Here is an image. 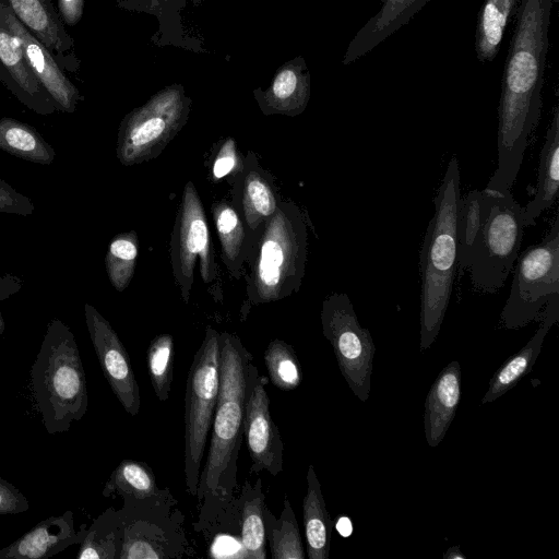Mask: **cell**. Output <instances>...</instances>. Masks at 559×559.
<instances>
[{
	"label": "cell",
	"mask_w": 559,
	"mask_h": 559,
	"mask_svg": "<svg viewBox=\"0 0 559 559\" xmlns=\"http://www.w3.org/2000/svg\"><path fill=\"white\" fill-rule=\"evenodd\" d=\"M191 103L185 87L175 83L128 112L118 129L120 164L132 166L156 158L188 122Z\"/></svg>",
	"instance_id": "cell-9"
},
{
	"label": "cell",
	"mask_w": 559,
	"mask_h": 559,
	"mask_svg": "<svg viewBox=\"0 0 559 559\" xmlns=\"http://www.w3.org/2000/svg\"><path fill=\"white\" fill-rule=\"evenodd\" d=\"M558 0H520L498 107V166L487 189L510 191L543 107L548 32Z\"/></svg>",
	"instance_id": "cell-1"
},
{
	"label": "cell",
	"mask_w": 559,
	"mask_h": 559,
	"mask_svg": "<svg viewBox=\"0 0 559 559\" xmlns=\"http://www.w3.org/2000/svg\"><path fill=\"white\" fill-rule=\"evenodd\" d=\"M543 321L535 334L516 354L508 358L492 376L489 388L480 400V404L493 402L527 374L542 352L544 340L559 320V294L554 295L540 314Z\"/></svg>",
	"instance_id": "cell-23"
},
{
	"label": "cell",
	"mask_w": 559,
	"mask_h": 559,
	"mask_svg": "<svg viewBox=\"0 0 559 559\" xmlns=\"http://www.w3.org/2000/svg\"><path fill=\"white\" fill-rule=\"evenodd\" d=\"M121 521L118 509L107 508L85 530L78 559H119L121 549Z\"/></svg>",
	"instance_id": "cell-31"
},
{
	"label": "cell",
	"mask_w": 559,
	"mask_h": 559,
	"mask_svg": "<svg viewBox=\"0 0 559 559\" xmlns=\"http://www.w3.org/2000/svg\"><path fill=\"white\" fill-rule=\"evenodd\" d=\"M460 198V170L453 156L433 199L435 214L419 253L421 352L428 349L438 336L452 293L457 267L456 214Z\"/></svg>",
	"instance_id": "cell-3"
},
{
	"label": "cell",
	"mask_w": 559,
	"mask_h": 559,
	"mask_svg": "<svg viewBox=\"0 0 559 559\" xmlns=\"http://www.w3.org/2000/svg\"><path fill=\"white\" fill-rule=\"evenodd\" d=\"M159 489L153 469L145 462L126 459L112 471L102 495L105 498H144Z\"/></svg>",
	"instance_id": "cell-33"
},
{
	"label": "cell",
	"mask_w": 559,
	"mask_h": 559,
	"mask_svg": "<svg viewBox=\"0 0 559 559\" xmlns=\"http://www.w3.org/2000/svg\"><path fill=\"white\" fill-rule=\"evenodd\" d=\"M4 328H5L4 320H3L2 314L0 313V335L3 333Z\"/></svg>",
	"instance_id": "cell-45"
},
{
	"label": "cell",
	"mask_w": 559,
	"mask_h": 559,
	"mask_svg": "<svg viewBox=\"0 0 559 559\" xmlns=\"http://www.w3.org/2000/svg\"><path fill=\"white\" fill-rule=\"evenodd\" d=\"M429 0H381L377 13L356 33L349 41L343 64H349L370 52L412 17Z\"/></svg>",
	"instance_id": "cell-21"
},
{
	"label": "cell",
	"mask_w": 559,
	"mask_h": 559,
	"mask_svg": "<svg viewBox=\"0 0 559 559\" xmlns=\"http://www.w3.org/2000/svg\"><path fill=\"white\" fill-rule=\"evenodd\" d=\"M35 211L34 203L0 178V213L28 216Z\"/></svg>",
	"instance_id": "cell-39"
},
{
	"label": "cell",
	"mask_w": 559,
	"mask_h": 559,
	"mask_svg": "<svg viewBox=\"0 0 559 559\" xmlns=\"http://www.w3.org/2000/svg\"><path fill=\"white\" fill-rule=\"evenodd\" d=\"M307 491L302 500V518L309 559H328L333 522L328 512L321 485L312 464L307 471Z\"/></svg>",
	"instance_id": "cell-27"
},
{
	"label": "cell",
	"mask_w": 559,
	"mask_h": 559,
	"mask_svg": "<svg viewBox=\"0 0 559 559\" xmlns=\"http://www.w3.org/2000/svg\"><path fill=\"white\" fill-rule=\"evenodd\" d=\"M139 252L138 235L134 230L115 236L105 255V267L112 287L121 293L130 284Z\"/></svg>",
	"instance_id": "cell-34"
},
{
	"label": "cell",
	"mask_w": 559,
	"mask_h": 559,
	"mask_svg": "<svg viewBox=\"0 0 559 559\" xmlns=\"http://www.w3.org/2000/svg\"><path fill=\"white\" fill-rule=\"evenodd\" d=\"M174 352V338L169 333L156 335L147 347V370L155 395L160 402H166L170 394Z\"/></svg>",
	"instance_id": "cell-36"
},
{
	"label": "cell",
	"mask_w": 559,
	"mask_h": 559,
	"mask_svg": "<svg viewBox=\"0 0 559 559\" xmlns=\"http://www.w3.org/2000/svg\"><path fill=\"white\" fill-rule=\"evenodd\" d=\"M23 286V281L12 274L0 276V300H4L14 295Z\"/></svg>",
	"instance_id": "cell-42"
},
{
	"label": "cell",
	"mask_w": 559,
	"mask_h": 559,
	"mask_svg": "<svg viewBox=\"0 0 559 559\" xmlns=\"http://www.w3.org/2000/svg\"><path fill=\"white\" fill-rule=\"evenodd\" d=\"M523 212L511 191L481 190V224L467 264L477 290L496 293L503 286L519 257L525 227Z\"/></svg>",
	"instance_id": "cell-6"
},
{
	"label": "cell",
	"mask_w": 559,
	"mask_h": 559,
	"mask_svg": "<svg viewBox=\"0 0 559 559\" xmlns=\"http://www.w3.org/2000/svg\"><path fill=\"white\" fill-rule=\"evenodd\" d=\"M265 507V495L261 478H258L253 485L249 479L245 480L237 496V515L242 558H266Z\"/></svg>",
	"instance_id": "cell-26"
},
{
	"label": "cell",
	"mask_w": 559,
	"mask_h": 559,
	"mask_svg": "<svg viewBox=\"0 0 559 559\" xmlns=\"http://www.w3.org/2000/svg\"><path fill=\"white\" fill-rule=\"evenodd\" d=\"M17 20L49 50L64 72L75 73L81 61L73 38L51 0H5Z\"/></svg>",
	"instance_id": "cell-16"
},
{
	"label": "cell",
	"mask_w": 559,
	"mask_h": 559,
	"mask_svg": "<svg viewBox=\"0 0 559 559\" xmlns=\"http://www.w3.org/2000/svg\"><path fill=\"white\" fill-rule=\"evenodd\" d=\"M119 559H180L194 555L185 515L168 487L155 495L122 498Z\"/></svg>",
	"instance_id": "cell-7"
},
{
	"label": "cell",
	"mask_w": 559,
	"mask_h": 559,
	"mask_svg": "<svg viewBox=\"0 0 559 559\" xmlns=\"http://www.w3.org/2000/svg\"><path fill=\"white\" fill-rule=\"evenodd\" d=\"M219 333L207 326L189 369L185 395V475L195 497L219 391Z\"/></svg>",
	"instance_id": "cell-8"
},
{
	"label": "cell",
	"mask_w": 559,
	"mask_h": 559,
	"mask_svg": "<svg viewBox=\"0 0 559 559\" xmlns=\"http://www.w3.org/2000/svg\"><path fill=\"white\" fill-rule=\"evenodd\" d=\"M267 378L259 374L245 405L243 438L252 464L250 474L266 471L276 476L283 471L284 442L271 417Z\"/></svg>",
	"instance_id": "cell-14"
},
{
	"label": "cell",
	"mask_w": 559,
	"mask_h": 559,
	"mask_svg": "<svg viewBox=\"0 0 559 559\" xmlns=\"http://www.w3.org/2000/svg\"><path fill=\"white\" fill-rule=\"evenodd\" d=\"M0 14L10 31L19 38L27 63L47 92L57 111L72 114L83 99L49 50L17 20L5 0H0Z\"/></svg>",
	"instance_id": "cell-15"
},
{
	"label": "cell",
	"mask_w": 559,
	"mask_h": 559,
	"mask_svg": "<svg viewBox=\"0 0 559 559\" xmlns=\"http://www.w3.org/2000/svg\"><path fill=\"white\" fill-rule=\"evenodd\" d=\"M559 187V106L552 109V118L539 154L537 183L534 198L524 207L525 226L533 225L540 214L551 207Z\"/></svg>",
	"instance_id": "cell-25"
},
{
	"label": "cell",
	"mask_w": 559,
	"mask_h": 559,
	"mask_svg": "<svg viewBox=\"0 0 559 559\" xmlns=\"http://www.w3.org/2000/svg\"><path fill=\"white\" fill-rule=\"evenodd\" d=\"M461 390L460 364L451 361L437 376L425 401L424 430L431 448L445 437L461 400Z\"/></svg>",
	"instance_id": "cell-22"
},
{
	"label": "cell",
	"mask_w": 559,
	"mask_h": 559,
	"mask_svg": "<svg viewBox=\"0 0 559 559\" xmlns=\"http://www.w3.org/2000/svg\"><path fill=\"white\" fill-rule=\"evenodd\" d=\"M481 191L473 190L461 197L456 214L457 267L467 270L471 246L481 224Z\"/></svg>",
	"instance_id": "cell-37"
},
{
	"label": "cell",
	"mask_w": 559,
	"mask_h": 559,
	"mask_svg": "<svg viewBox=\"0 0 559 559\" xmlns=\"http://www.w3.org/2000/svg\"><path fill=\"white\" fill-rule=\"evenodd\" d=\"M211 212L221 242L222 260L229 275L239 280L250 250L249 236L242 218L227 201L213 203Z\"/></svg>",
	"instance_id": "cell-28"
},
{
	"label": "cell",
	"mask_w": 559,
	"mask_h": 559,
	"mask_svg": "<svg viewBox=\"0 0 559 559\" xmlns=\"http://www.w3.org/2000/svg\"><path fill=\"white\" fill-rule=\"evenodd\" d=\"M322 332L330 342L342 376L354 395L367 402L376 346L368 329L360 325L345 293H333L322 304Z\"/></svg>",
	"instance_id": "cell-11"
},
{
	"label": "cell",
	"mask_w": 559,
	"mask_h": 559,
	"mask_svg": "<svg viewBox=\"0 0 559 559\" xmlns=\"http://www.w3.org/2000/svg\"><path fill=\"white\" fill-rule=\"evenodd\" d=\"M264 524L272 559L305 558L299 526L287 495L278 519L265 507Z\"/></svg>",
	"instance_id": "cell-32"
},
{
	"label": "cell",
	"mask_w": 559,
	"mask_h": 559,
	"mask_svg": "<svg viewBox=\"0 0 559 559\" xmlns=\"http://www.w3.org/2000/svg\"><path fill=\"white\" fill-rule=\"evenodd\" d=\"M311 91L310 71L298 56L281 66L266 90H253V97L263 115L295 117L305 111Z\"/></svg>",
	"instance_id": "cell-19"
},
{
	"label": "cell",
	"mask_w": 559,
	"mask_h": 559,
	"mask_svg": "<svg viewBox=\"0 0 559 559\" xmlns=\"http://www.w3.org/2000/svg\"><path fill=\"white\" fill-rule=\"evenodd\" d=\"M443 557L445 559H456V558H461V559H465V555L461 551L460 547L459 546H454V547H450L445 554L443 555Z\"/></svg>",
	"instance_id": "cell-44"
},
{
	"label": "cell",
	"mask_w": 559,
	"mask_h": 559,
	"mask_svg": "<svg viewBox=\"0 0 559 559\" xmlns=\"http://www.w3.org/2000/svg\"><path fill=\"white\" fill-rule=\"evenodd\" d=\"M219 353L218 397L195 495L199 515L193 528L203 535L217 523L238 519L237 463L243 440L245 405L260 374L251 353L236 334L219 333Z\"/></svg>",
	"instance_id": "cell-2"
},
{
	"label": "cell",
	"mask_w": 559,
	"mask_h": 559,
	"mask_svg": "<svg viewBox=\"0 0 559 559\" xmlns=\"http://www.w3.org/2000/svg\"><path fill=\"white\" fill-rule=\"evenodd\" d=\"M197 260L202 281L210 284L217 272L207 219L195 186L188 181L170 238L173 275L185 302L190 299Z\"/></svg>",
	"instance_id": "cell-12"
},
{
	"label": "cell",
	"mask_w": 559,
	"mask_h": 559,
	"mask_svg": "<svg viewBox=\"0 0 559 559\" xmlns=\"http://www.w3.org/2000/svg\"><path fill=\"white\" fill-rule=\"evenodd\" d=\"M243 159L237 151L236 142L233 138H227L219 146L212 165V177L219 180L233 171L237 174L242 169Z\"/></svg>",
	"instance_id": "cell-38"
},
{
	"label": "cell",
	"mask_w": 559,
	"mask_h": 559,
	"mask_svg": "<svg viewBox=\"0 0 559 559\" xmlns=\"http://www.w3.org/2000/svg\"><path fill=\"white\" fill-rule=\"evenodd\" d=\"M264 361L269 378L282 391H293L302 381V371L294 348L280 338L272 340L265 352Z\"/></svg>",
	"instance_id": "cell-35"
},
{
	"label": "cell",
	"mask_w": 559,
	"mask_h": 559,
	"mask_svg": "<svg viewBox=\"0 0 559 559\" xmlns=\"http://www.w3.org/2000/svg\"><path fill=\"white\" fill-rule=\"evenodd\" d=\"M204 0H116L117 7L130 12H142L155 16L158 29L152 36L157 47L174 46L193 52H204L202 41L189 35L181 22L180 12L188 2L200 5Z\"/></svg>",
	"instance_id": "cell-24"
},
{
	"label": "cell",
	"mask_w": 559,
	"mask_h": 559,
	"mask_svg": "<svg viewBox=\"0 0 559 559\" xmlns=\"http://www.w3.org/2000/svg\"><path fill=\"white\" fill-rule=\"evenodd\" d=\"M0 82L24 106L48 116L57 111L53 102L33 74L19 38L0 14Z\"/></svg>",
	"instance_id": "cell-17"
},
{
	"label": "cell",
	"mask_w": 559,
	"mask_h": 559,
	"mask_svg": "<svg viewBox=\"0 0 559 559\" xmlns=\"http://www.w3.org/2000/svg\"><path fill=\"white\" fill-rule=\"evenodd\" d=\"M510 295L501 312L507 329L536 320L549 299L559 294V213L542 242L518 257Z\"/></svg>",
	"instance_id": "cell-10"
},
{
	"label": "cell",
	"mask_w": 559,
	"mask_h": 559,
	"mask_svg": "<svg viewBox=\"0 0 559 559\" xmlns=\"http://www.w3.org/2000/svg\"><path fill=\"white\" fill-rule=\"evenodd\" d=\"M29 509L27 498L8 480L0 478V515H12Z\"/></svg>",
	"instance_id": "cell-40"
},
{
	"label": "cell",
	"mask_w": 559,
	"mask_h": 559,
	"mask_svg": "<svg viewBox=\"0 0 559 559\" xmlns=\"http://www.w3.org/2000/svg\"><path fill=\"white\" fill-rule=\"evenodd\" d=\"M520 0H484L477 15L475 51L478 61H492L499 52L510 19L515 15Z\"/></svg>",
	"instance_id": "cell-29"
},
{
	"label": "cell",
	"mask_w": 559,
	"mask_h": 559,
	"mask_svg": "<svg viewBox=\"0 0 559 559\" xmlns=\"http://www.w3.org/2000/svg\"><path fill=\"white\" fill-rule=\"evenodd\" d=\"M0 148L17 158L41 165L52 164L56 152L32 126L20 120L0 118Z\"/></svg>",
	"instance_id": "cell-30"
},
{
	"label": "cell",
	"mask_w": 559,
	"mask_h": 559,
	"mask_svg": "<svg viewBox=\"0 0 559 559\" xmlns=\"http://www.w3.org/2000/svg\"><path fill=\"white\" fill-rule=\"evenodd\" d=\"M308 230L301 210L292 201L280 202L251 240L247 260L250 305L269 304L297 293L305 276Z\"/></svg>",
	"instance_id": "cell-4"
},
{
	"label": "cell",
	"mask_w": 559,
	"mask_h": 559,
	"mask_svg": "<svg viewBox=\"0 0 559 559\" xmlns=\"http://www.w3.org/2000/svg\"><path fill=\"white\" fill-rule=\"evenodd\" d=\"M336 530L343 537L350 536L353 532L352 521L347 516L338 518L336 522Z\"/></svg>",
	"instance_id": "cell-43"
},
{
	"label": "cell",
	"mask_w": 559,
	"mask_h": 559,
	"mask_svg": "<svg viewBox=\"0 0 559 559\" xmlns=\"http://www.w3.org/2000/svg\"><path fill=\"white\" fill-rule=\"evenodd\" d=\"M85 0H58V13L64 25H76L83 15Z\"/></svg>",
	"instance_id": "cell-41"
},
{
	"label": "cell",
	"mask_w": 559,
	"mask_h": 559,
	"mask_svg": "<svg viewBox=\"0 0 559 559\" xmlns=\"http://www.w3.org/2000/svg\"><path fill=\"white\" fill-rule=\"evenodd\" d=\"M31 388L50 435L70 430L87 412L88 395L79 347L70 328L52 319L31 368Z\"/></svg>",
	"instance_id": "cell-5"
},
{
	"label": "cell",
	"mask_w": 559,
	"mask_h": 559,
	"mask_svg": "<svg viewBox=\"0 0 559 559\" xmlns=\"http://www.w3.org/2000/svg\"><path fill=\"white\" fill-rule=\"evenodd\" d=\"M278 203L272 179L259 164L255 154L248 152L233 187V206L242 218L250 248L254 234L276 211Z\"/></svg>",
	"instance_id": "cell-18"
},
{
	"label": "cell",
	"mask_w": 559,
	"mask_h": 559,
	"mask_svg": "<svg viewBox=\"0 0 559 559\" xmlns=\"http://www.w3.org/2000/svg\"><path fill=\"white\" fill-rule=\"evenodd\" d=\"M86 527L74 528L73 512L49 516L0 549V559H41L55 556L68 547L80 544Z\"/></svg>",
	"instance_id": "cell-20"
},
{
	"label": "cell",
	"mask_w": 559,
	"mask_h": 559,
	"mask_svg": "<svg viewBox=\"0 0 559 559\" xmlns=\"http://www.w3.org/2000/svg\"><path fill=\"white\" fill-rule=\"evenodd\" d=\"M87 331L111 391L131 416L140 411L139 384L130 357L110 323L90 304L84 305Z\"/></svg>",
	"instance_id": "cell-13"
}]
</instances>
